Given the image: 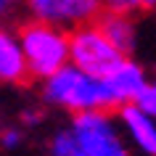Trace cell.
Here are the masks:
<instances>
[{
    "mask_svg": "<svg viewBox=\"0 0 156 156\" xmlns=\"http://www.w3.org/2000/svg\"><path fill=\"white\" fill-rule=\"evenodd\" d=\"M40 101L48 108L64 111V114H80V111H111L108 108V95L101 77L77 69L74 64L61 66L58 72L45 77L40 82Z\"/></svg>",
    "mask_w": 156,
    "mask_h": 156,
    "instance_id": "obj_1",
    "label": "cell"
},
{
    "mask_svg": "<svg viewBox=\"0 0 156 156\" xmlns=\"http://www.w3.org/2000/svg\"><path fill=\"white\" fill-rule=\"evenodd\" d=\"M16 34L34 82H42L45 77L69 64V29L27 19L16 27Z\"/></svg>",
    "mask_w": 156,
    "mask_h": 156,
    "instance_id": "obj_2",
    "label": "cell"
},
{
    "mask_svg": "<svg viewBox=\"0 0 156 156\" xmlns=\"http://www.w3.org/2000/svg\"><path fill=\"white\" fill-rule=\"evenodd\" d=\"M66 124L82 156H132V146L127 143L114 111H80L69 116Z\"/></svg>",
    "mask_w": 156,
    "mask_h": 156,
    "instance_id": "obj_3",
    "label": "cell"
},
{
    "mask_svg": "<svg viewBox=\"0 0 156 156\" xmlns=\"http://www.w3.org/2000/svg\"><path fill=\"white\" fill-rule=\"evenodd\" d=\"M127 56L106 40V34L98 29V24H82L69 32V64L77 69L93 74V77H106L122 64Z\"/></svg>",
    "mask_w": 156,
    "mask_h": 156,
    "instance_id": "obj_4",
    "label": "cell"
},
{
    "mask_svg": "<svg viewBox=\"0 0 156 156\" xmlns=\"http://www.w3.org/2000/svg\"><path fill=\"white\" fill-rule=\"evenodd\" d=\"M27 19H37L61 29H77L93 24L106 11L103 0H24Z\"/></svg>",
    "mask_w": 156,
    "mask_h": 156,
    "instance_id": "obj_5",
    "label": "cell"
},
{
    "mask_svg": "<svg viewBox=\"0 0 156 156\" xmlns=\"http://www.w3.org/2000/svg\"><path fill=\"white\" fill-rule=\"evenodd\" d=\"M101 80H103V87H106V95H108V108L119 111L127 103H135V98L140 95V90L148 80V69L132 56H127L114 72L101 77Z\"/></svg>",
    "mask_w": 156,
    "mask_h": 156,
    "instance_id": "obj_6",
    "label": "cell"
},
{
    "mask_svg": "<svg viewBox=\"0 0 156 156\" xmlns=\"http://www.w3.org/2000/svg\"><path fill=\"white\" fill-rule=\"evenodd\" d=\"M114 114L119 119V124H122L127 143L135 151H140L143 156H156V119L154 116H148L135 103H127Z\"/></svg>",
    "mask_w": 156,
    "mask_h": 156,
    "instance_id": "obj_7",
    "label": "cell"
},
{
    "mask_svg": "<svg viewBox=\"0 0 156 156\" xmlns=\"http://www.w3.org/2000/svg\"><path fill=\"white\" fill-rule=\"evenodd\" d=\"M27 82H32V77L16 29L0 27V85L21 87Z\"/></svg>",
    "mask_w": 156,
    "mask_h": 156,
    "instance_id": "obj_8",
    "label": "cell"
},
{
    "mask_svg": "<svg viewBox=\"0 0 156 156\" xmlns=\"http://www.w3.org/2000/svg\"><path fill=\"white\" fill-rule=\"evenodd\" d=\"M95 24L106 40L114 45L122 56H132L135 48H138V27H135V16H127V13H116V11H103Z\"/></svg>",
    "mask_w": 156,
    "mask_h": 156,
    "instance_id": "obj_9",
    "label": "cell"
},
{
    "mask_svg": "<svg viewBox=\"0 0 156 156\" xmlns=\"http://www.w3.org/2000/svg\"><path fill=\"white\" fill-rule=\"evenodd\" d=\"M48 154L50 156H82V151L77 146L72 130H69V124L53 130V135H50V140H48Z\"/></svg>",
    "mask_w": 156,
    "mask_h": 156,
    "instance_id": "obj_10",
    "label": "cell"
},
{
    "mask_svg": "<svg viewBox=\"0 0 156 156\" xmlns=\"http://www.w3.org/2000/svg\"><path fill=\"white\" fill-rule=\"evenodd\" d=\"M27 140V130L21 124H5L0 127V148L3 151H16V148L24 146Z\"/></svg>",
    "mask_w": 156,
    "mask_h": 156,
    "instance_id": "obj_11",
    "label": "cell"
},
{
    "mask_svg": "<svg viewBox=\"0 0 156 156\" xmlns=\"http://www.w3.org/2000/svg\"><path fill=\"white\" fill-rule=\"evenodd\" d=\"M135 106L143 108L148 116H154V119H156V74H151V77L146 80L140 95L135 98Z\"/></svg>",
    "mask_w": 156,
    "mask_h": 156,
    "instance_id": "obj_12",
    "label": "cell"
},
{
    "mask_svg": "<svg viewBox=\"0 0 156 156\" xmlns=\"http://www.w3.org/2000/svg\"><path fill=\"white\" fill-rule=\"evenodd\" d=\"M106 11H116V13H127V16H135L143 11V3L140 0H103Z\"/></svg>",
    "mask_w": 156,
    "mask_h": 156,
    "instance_id": "obj_13",
    "label": "cell"
},
{
    "mask_svg": "<svg viewBox=\"0 0 156 156\" xmlns=\"http://www.w3.org/2000/svg\"><path fill=\"white\" fill-rule=\"evenodd\" d=\"M42 119H45V111L37 108V106H29V108H24V111L19 114V124H21L24 130H29V127H40Z\"/></svg>",
    "mask_w": 156,
    "mask_h": 156,
    "instance_id": "obj_14",
    "label": "cell"
},
{
    "mask_svg": "<svg viewBox=\"0 0 156 156\" xmlns=\"http://www.w3.org/2000/svg\"><path fill=\"white\" fill-rule=\"evenodd\" d=\"M143 3V11H156V0H140Z\"/></svg>",
    "mask_w": 156,
    "mask_h": 156,
    "instance_id": "obj_15",
    "label": "cell"
},
{
    "mask_svg": "<svg viewBox=\"0 0 156 156\" xmlns=\"http://www.w3.org/2000/svg\"><path fill=\"white\" fill-rule=\"evenodd\" d=\"M0 3H5V5H11V8H13V5H19V3H24V0H0Z\"/></svg>",
    "mask_w": 156,
    "mask_h": 156,
    "instance_id": "obj_16",
    "label": "cell"
}]
</instances>
